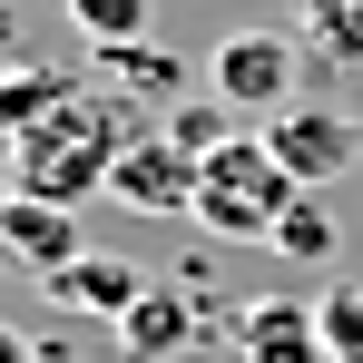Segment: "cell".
<instances>
[{"instance_id":"cell-1","label":"cell","mask_w":363,"mask_h":363,"mask_svg":"<svg viewBox=\"0 0 363 363\" xmlns=\"http://www.w3.org/2000/svg\"><path fill=\"white\" fill-rule=\"evenodd\" d=\"M128 147H138V138H128V99L118 89H79V99H60L40 128L10 138V196H50V206L79 216V196H108V186H118Z\"/></svg>"},{"instance_id":"cell-2","label":"cell","mask_w":363,"mask_h":363,"mask_svg":"<svg viewBox=\"0 0 363 363\" xmlns=\"http://www.w3.org/2000/svg\"><path fill=\"white\" fill-rule=\"evenodd\" d=\"M304 206V186L285 177V157L265 147V128H226L196 147V226L226 245H275L285 216Z\"/></svg>"},{"instance_id":"cell-3","label":"cell","mask_w":363,"mask_h":363,"mask_svg":"<svg viewBox=\"0 0 363 363\" xmlns=\"http://www.w3.org/2000/svg\"><path fill=\"white\" fill-rule=\"evenodd\" d=\"M206 89H216V108H255V118H285L304 89V60L285 30H226L216 40V60H206Z\"/></svg>"},{"instance_id":"cell-4","label":"cell","mask_w":363,"mask_h":363,"mask_svg":"<svg viewBox=\"0 0 363 363\" xmlns=\"http://www.w3.org/2000/svg\"><path fill=\"white\" fill-rule=\"evenodd\" d=\"M265 147H275L285 177L314 196V186H334V177H354V167H363V118H354V108H334V99H295L285 118H265Z\"/></svg>"},{"instance_id":"cell-5","label":"cell","mask_w":363,"mask_h":363,"mask_svg":"<svg viewBox=\"0 0 363 363\" xmlns=\"http://www.w3.org/2000/svg\"><path fill=\"white\" fill-rule=\"evenodd\" d=\"M118 196L128 216H196V147L186 138H138L118 157Z\"/></svg>"},{"instance_id":"cell-6","label":"cell","mask_w":363,"mask_h":363,"mask_svg":"<svg viewBox=\"0 0 363 363\" xmlns=\"http://www.w3.org/2000/svg\"><path fill=\"white\" fill-rule=\"evenodd\" d=\"M236 363H324V324H314V304L304 295H255L236 304Z\"/></svg>"},{"instance_id":"cell-7","label":"cell","mask_w":363,"mask_h":363,"mask_svg":"<svg viewBox=\"0 0 363 363\" xmlns=\"http://www.w3.org/2000/svg\"><path fill=\"white\" fill-rule=\"evenodd\" d=\"M0 226H10L20 265H30L40 285H50L60 265H79V255H89V245H79V216H69V206H50V196H10V206H0Z\"/></svg>"},{"instance_id":"cell-8","label":"cell","mask_w":363,"mask_h":363,"mask_svg":"<svg viewBox=\"0 0 363 363\" xmlns=\"http://www.w3.org/2000/svg\"><path fill=\"white\" fill-rule=\"evenodd\" d=\"M50 295L79 304V314H108V324H128V304L147 295V275H138L128 255H99V245H89L79 265H60V275H50Z\"/></svg>"},{"instance_id":"cell-9","label":"cell","mask_w":363,"mask_h":363,"mask_svg":"<svg viewBox=\"0 0 363 363\" xmlns=\"http://www.w3.org/2000/svg\"><path fill=\"white\" fill-rule=\"evenodd\" d=\"M186 334H196V304L177 295V285H147V295L128 304V324H118V344L138 363H167V354H186Z\"/></svg>"},{"instance_id":"cell-10","label":"cell","mask_w":363,"mask_h":363,"mask_svg":"<svg viewBox=\"0 0 363 363\" xmlns=\"http://www.w3.org/2000/svg\"><path fill=\"white\" fill-rule=\"evenodd\" d=\"M157 20V0H69V30L99 50H138V30Z\"/></svg>"},{"instance_id":"cell-11","label":"cell","mask_w":363,"mask_h":363,"mask_svg":"<svg viewBox=\"0 0 363 363\" xmlns=\"http://www.w3.org/2000/svg\"><path fill=\"white\" fill-rule=\"evenodd\" d=\"M314 324H324V363H363V285H324Z\"/></svg>"},{"instance_id":"cell-12","label":"cell","mask_w":363,"mask_h":363,"mask_svg":"<svg viewBox=\"0 0 363 363\" xmlns=\"http://www.w3.org/2000/svg\"><path fill=\"white\" fill-rule=\"evenodd\" d=\"M304 30H314V50H324V60L363 69V0H304Z\"/></svg>"},{"instance_id":"cell-13","label":"cell","mask_w":363,"mask_h":363,"mask_svg":"<svg viewBox=\"0 0 363 363\" xmlns=\"http://www.w3.org/2000/svg\"><path fill=\"white\" fill-rule=\"evenodd\" d=\"M60 99H79L69 79H50V69H10V89H0V118H10V138H20V128H40Z\"/></svg>"},{"instance_id":"cell-14","label":"cell","mask_w":363,"mask_h":363,"mask_svg":"<svg viewBox=\"0 0 363 363\" xmlns=\"http://www.w3.org/2000/svg\"><path fill=\"white\" fill-rule=\"evenodd\" d=\"M275 245H285V255H295V265H324V255H334V216H324V206H314V196H304L295 216H285V236H275Z\"/></svg>"}]
</instances>
